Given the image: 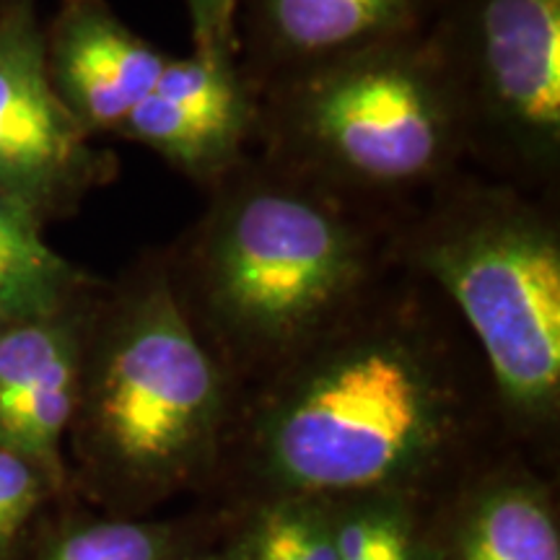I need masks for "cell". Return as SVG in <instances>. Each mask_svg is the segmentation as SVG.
Instances as JSON below:
<instances>
[{
    "instance_id": "obj_1",
    "label": "cell",
    "mask_w": 560,
    "mask_h": 560,
    "mask_svg": "<svg viewBox=\"0 0 560 560\" xmlns=\"http://www.w3.org/2000/svg\"><path fill=\"white\" fill-rule=\"evenodd\" d=\"M272 132L304 172L361 190L446 174L465 145L450 75L425 37H397L291 70Z\"/></svg>"
},
{
    "instance_id": "obj_2",
    "label": "cell",
    "mask_w": 560,
    "mask_h": 560,
    "mask_svg": "<svg viewBox=\"0 0 560 560\" xmlns=\"http://www.w3.org/2000/svg\"><path fill=\"white\" fill-rule=\"evenodd\" d=\"M208 314L252 350L301 346L366 276L359 231L293 182H234L210 210L198 249Z\"/></svg>"
},
{
    "instance_id": "obj_3",
    "label": "cell",
    "mask_w": 560,
    "mask_h": 560,
    "mask_svg": "<svg viewBox=\"0 0 560 560\" xmlns=\"http://www.w3.org/2000/svg\"><path fill=\"white\" fill-rule=\"evenodd\" d=\"M444 416L431 371L405 342L355 340L314 361L272 408L265 462L296 495L366 493L416 470Z\"/></svg>"
},
{
    "instance_id": "obj_4",
    "label": "cell",
    "mask_w": 560,
    "mask_h": 560,
    "mask_svg": "<svg viewBox=\"0 0 560 560\" xmlns=\"http://www.w3.org/2000/svg\"><path fill=\"white\" fill-rule=\"evenodd\" d=\"M418 262L454 299L486 350L501 397L548 416L560 395V242L545 215L488 190L446 206Z\"/></svg>"
},
{
    "instance_id": "obj_5",
    "label": "cell",
    "mask_w": 560,
    "mask_h": 560,
    "mask_svg": "<svg viewBox=\"0 0 560 560\" xmlns=\"http://www.w3.org/2000/svg\"><path fill=\"white\" fill-rule=\"evenodd\" d=\"M221 374L166 278L122 306L96 382V433L117 467L174 480L198 465L221 418Z\"/></svg>"
},
{
    "instance_id": "obj_6",
    "label": "cell",
    "mask_w": 560,
    "mask_h": 560,
    "mask_svg": "<svg viewBox=\"0 0 560 560\" xmlns=\"http://www.w3.org/2000/svg\"><path fill=\"white\" fill-rule=\"evenodd\" d=\"M429 45L457 94L467 149L548 177L560 159V0H452Z\"/></svg>"
},
{
    "instance_id": "obj_7",
    "label": "cell",
    "mask_w": 560,
    "mask_h": 560,
    "mask_svg": "<svg viewBox=\"0 0 560 560\" xmlns=\"http://www.w3.org/2000/svg\"><path fill=\"white\" fill-rule=\"evenodd\" d=\"M52 89L37 0L0 3V195L42 223L73 206L104 159Z\"/></svg>"
},
{
    "instance_id": "obj_8",
    "label": "cell",
    "mask_w": 560,
    "mask_h": 560,
    "mask_svg": "<svg viewBox=\"0 0 560 560\" xmlns=\"http://www.w3.org/2000/svg\"><path fill=\"white\" fill-rule=\"evenodd\" d=\"M52 89L89 136L120 130L156 86L166 55L130 32L104 0H62L45 32Z\"/></svg>"
},
{
    "instance_id": "obj_9",
    "label": "cell",
    "mask_w": 560,
    "mask_h": 560,
    "mask_svg": "<svg viewBox=\"0 0 560 560\" xmlns=\"http://www.w3.org/2000/svg\"><path fill=\"white\" fill-rule=\"evenodd\" d=\"M265 58L299 70L416 34L425 0H242ZM240 3V9H242Z\"/></svg>"
},
{
    "instance_id": "obj_10",
    "label": "cell",
    "mask_w": 560,
    "mask_h": 560,
    "mask_svg": "<svg viewBox=\"0 0 560 560\" xmlns=\"http://www.w3.org/2000/svg\"><path fill=\"white\" fill-rule=\"evenodd\" d=\"M249 130L252 122L206 115L149 94L125 117L117 132L149 145L174 170L206 182L223 179L234 172Z\"/></svg>"
},
{
    "instance_id": "obj_11",
    "label": "cell",
    "mask_w": 560,
    "mask_h": 560,
    "mask_svg": "<svg viewBox=\"0 0 560 560\" xmlns=\"http://www.w3.org/2000/svg\"><path fill=\"white\" fill-rule=\"evenodd\" d=\"M454 560H560L550 501L527 482L480 493L457 529Z\"/></svg>"
},
{
    "instance_id": "obj_12",
    "label": "cell",
    "mask_w": 560,
    "mask_h": 560,
    "mask_svg": "<svg viewBox=\"0 0 560 560\" xmlns=\"http://www.w3.org/2000/svg\"><path fill=\"white\" fill-rule=\"evenodd\" d=\"M30 213L0 195V322L58 317L75 272L50 244L42 240Z\"/></svg>"
},
{
    "instance_id": "obj_13",
    "label": "cell",
    "mask_w": 560,
    "mask_h": 560,
    "mask_svg": "<svg viewBox=\"0 0 560 560\" xmlns=\"http://www.w3.org/2000/svg\"><path fill=\"white\" fill-rule=\"evenodd\" d=\"M79 392V340L60 350L39 371L37 380L21 395V400L0 420V446L32 459L34 465H50L58 457V444L73 416Z\"/></svg>"
},
{
    "instance_id": "obj_14",
    "label": "cell",
    "mask_w": 560,
    "mask_h": 560,
    "mask_svg": "<svg viewBox=\"0 0 560 560\" xmlns=\"http://www.w3.org/2000/svg\"><path fill=\"white\" fill-rule=\"evenodd\" d=\"M231 560H340L332 511L306 495H291L265 506Z\"/></svg>"
},
{
    "instance_id": "obj_15",
    "label": "cell",
    "mask_w": 560,
    "mask_h": 560,
    "mask_svg": "<svg viewBox=\"0 0 560 560\" xmlns=\"http://www.w3.org/2000/svg\"><path fill=\"white\" fill-rule=\"evenodd\" d=\"M151 94L187 109L255 125V104L234 60H210L200 55L166 58Z\"/></svg>"
},
{
    "instance_id": "obj_16",
    "label": "cell",
    "mask_w": 560,
    "mask_h": 560,
    "mask_svg": "<svg viewBox=\"0 0 560 560\" xmlns=\"http://www.w3.org/2000/svg\"><path fill=\"white\" fill-rule=\"evenodd\" d=\"M340 560H425L408 509L392 499L350 503L332 514Z\"/></svg>"
},
{
    "instance_id": "obj_17",
    "label": "cell",
    "mask_w": 560,
    "mask_h": 560,
    "mask_svg": "<svg viewBox=\"0 0 560 560\" xmlns=\"http://www.w3.org/2000/svg\"><path fill=\"white\" fill-rule=\"evenodd\" d=\"M170 542L164 527L104 522L68 532L39 560H170Z\"/></svg>"
},
{
    "instance_id": "obj_18",
    "label": "cell",
    "mask_w": 560,
    "mask_h": 560,
    "mask_svg": "<svg viewBox=\"0 0 560 560\" xmlns=\"http://www.w3.org/2000/svg\"><path fill=\"white\" fill-rule=\"evenodd\" d=\"M42 499L39 470L32 459L0 446V558L30 522Z\"/></svg>"
},
{
    "instance_id": "obj_19",
    "label": "cell",
    "mask_w": 560,
    "mask_h": 560,
    "mask_svg": "<svg viewBox=\"0 0 560 560\" xmlns=\"http://www.w3.org/2000/svg\"><path fill=\"white\" fill-rule=\"evenodd\" d=\"M240 3L242 0H185L195 55L210 60H234Z\"/></svg>"
},
{
    "instance_id": "obj_20",
    "label": "cell",
    "mask_w": 560,
    "mask_h": 560,
    "mask_svg": "<svg viewBox=\"0 0 560 560\" xmlns=\"http://www.w3.org/2000/svg\"><path fill=\"white\" fill-rule=\"evenodd\" d=\"M185 560H231V556H200V558H185Z\"/></svg>"
},
{
    "instance_id": "obj_21",
    "label": "cell",
    "mask_w": 560,
    "mask_h": 560,
    "mask_svg": "<svg viewBox=\"0 0 560 560\" xmlns=\"http://www.w3.org/2000/svg\"><path fill=\"white\" fill-rule=\"evenodd\" d=\"M3 327H5V325H0V330H3Z\"/></svg>"
}]
</instances>
